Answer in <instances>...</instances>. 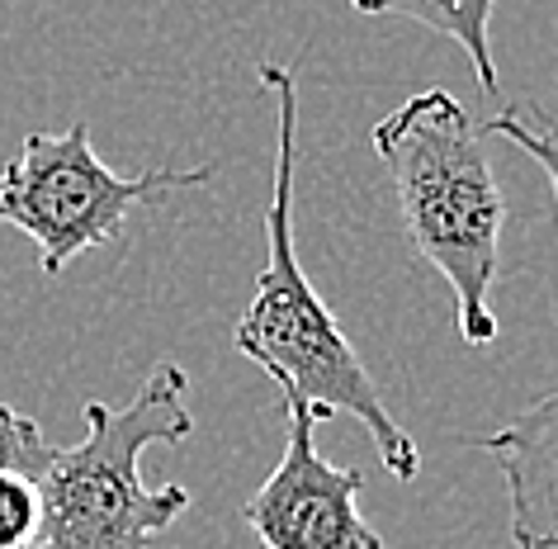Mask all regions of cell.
Masks as SVG:
<instances>
[{
    "instance_id": "7",
    "label": "cell",
    "mask_w": 558,
    "mask_h": 549,
    "mask_svg": "<svg viewBox=\"0 0 558 549\" xmlns=\"http://www.w3.org/2000/svg\"><path fill=\"white\" fill-rule=\"evenodd\" d=\"M351 5L360 15H402V20H416L430 34H445L450 44L469 52L483 95L501 91L493 34H487V24H493V0H351Z\"/></svg>"
},
{
    "instance_id": "1",
    "label": "cell",
    "mask_w": 558,
    "mask_h": 549,
    "mask_svg": "<svg viewBox=\"0 0 558 549\" xmlns=\"http://www.w3.org/2000/svg\"><path fill=\"white\" fill-rule=\"evenodd\" d=\"M260 91L275 100V194L265 208V271L256 279L246 313L232 327V346L256 360L279 384V398L308 403L317 421L355 417L374 435L384 469L393 478L422 474V450L388 413L374 374L360 365L331 308L317 299L294 251V162H299V91L294 72L260 62Z\"/></svg>"
},
{
    "instance_id": "10",
    "label": "cell",
    "mask_w": 558,
    "mask_h": 549,
    "mask_svg": "<svg viewBox=\"0 0 558 549\" xmlns=\"http://www.w3.org/2000/svg\"><path fill=\"white\" fill-rule=\"evenodd\" d=\"M38 535V484L0 474V549H29Z\"/></svg>"
},
{
    "instance_id": "5",
    "label": "cell",
    "mask_w": 558,
    "mask_h": 549,
    "mask_svg": "<svg viewBox=\"0 0 558 549\" xmlns=\"http://www.w3.org/2000/svg\"><path fill=\"white\" fill-rule=\"evenodd\" d=\"M365 474L341 469L317 450V413L284 398V450L275 474L246 498L242 521L265 549H384L360 512Z\"/></svg>"
},
{
    "instance_id": "4",
    "label": "cell",
    "mask_w": 558,
    "mask_h": 549,
    "mask_svg": "<svg viewBox=\"0 0 558 549\" xmlns=\"http://www.w3.org/2000/svg\"><path fill=\"white\" fill-rule=\"evenodd\" d=\"M214 166L194 171H157L143 176H114L95 157L90 123L76 119L62 133H29L20 157L0 171V223L29 232L44 275H62L81 251L114 242L133 208L161 204L180 190L208 186Z\"/></svg>"
},
{
    "instance_id": "8",
    "label": "cell",
    "mask_w": 558,
    "mask_h": 549,
    "mask_svg": "<svg viewBox=\"0 0 558 549\" xmlns=\"http://www.w3.org/2000/svg\"><path fill=\"white\" fill-rule=\"evenodd\" d=\"M478 133L483 138H507V143H515L525 157H535L539 171L549 176L554 204H558V129L549 123L544 109H535V105H507V109H497L493 119H483Z\"/></svg>"
},
{
    "instance_id": "6",
    "label": "cell",
    "mask_w": 558,
    "mask_h": 549,
    "mask_svg": "<svg viewBox=\"0 0 558 549\" xmlns=\"http://www.w3.org/2000/svg\"><path fill=\"white\" fill-rule=\"evenodd\" d=\"M478 445L507 484L515 549H558V393L521 407L497 431L478 435Z\"/></svg>"
},
{
    "instance_id": "3",
    "label": "cell",
    "mask_w": 558,
    "mask_h": 549,
    "mask_svg": "<svg viewBox=\"0 0 558 549\" xmlns=\"http://www.w3.org/2000/svg\"><path fill=\"white\" fill-rule=\"evenodd\" d=\"M185 393V370L161 360L129 407L86 403L81 445L58 450L38 478V535L29 549H151L190 506V488H147L137 460L194 431Z\"/></svg>"
},
{
    "instance_id": "2",
    "label": "cell",
    "mask_w": 558,
    "mask_h": 549,
    "mask_svg": "<svg viewBox=\"0 0 558 549\" xmlns=\"http://www.w3.org/2000/svg\"><path fill=\"white\" fill-rule=\"evenodd\" d=\"M374 152L393 180L398 214L416 256L450 279L464 346H493V285L507 204L478 123L450 91H422L379 119Z\"/></svg>"
},
{
    "instance_id": "9",
    "label": "cell",
    "mask_w": 558,
    "mask_h": 549,
    "mask_svg": "<svg viewBox=\"0 0 558 549\" xmlns=\"http://www.w3.org/2000/svg\"><path fill=\"white\" fill-rule=\"evenodd\" d=\"M52 460H58V445L44 435V427L0 398V474H20L38 484Z\"/></svg>"
}]
</instances>
